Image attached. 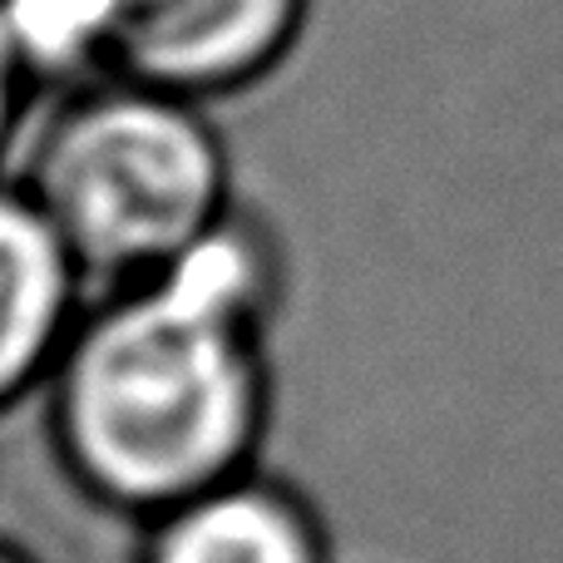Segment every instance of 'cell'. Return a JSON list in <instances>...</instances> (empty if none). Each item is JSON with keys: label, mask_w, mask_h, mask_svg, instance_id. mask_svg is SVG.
I'll return each instance as SVG.
<instances>
[{"label": "cell", "mask_w": 563, "mask_h": 563, "mask_svg": "<svg viewBox=\"0 0 563 563\" xmlns=\"http://www.w3.org/2000/svg\"><path fill=\"white\" fill-rule=\"evenodd\" d=\"M0 563H35L25 554V549H15V544H0Z\"/></svg>", "instance_id": "obj_7"}, {"label": "cell", "mask_w": 563, "mask_h": 563, "mask_svg": "<svg viewBox=\"0 0 563 563\" xmlns=\"http://www.w3.org/2000/svg\"><path fill=\"white\" fill-rule=\"evenodd\" d=\"M307 0H25L10 5L35 75L99 79L208 99L243 89L282 59Z\"/></svg>", "instance_id": "obj_3"}, {"label": "cell", "mask_w": 563, "mask_h": 563, "mask_svg": "<svg viewBox=\"0 0 563 563\" xmlns=\"http://www.w3.org/2000/svg\"><path fill=\"white\" fill-rule=\"evenodd\" d=\"M273 263L228 218L178 267L109 287L45 376L65 479L99 509L148 515L253 470L273 420Z\"/></svg>", "instance_id": "obj_1"}, {"label": "cell", "mask_w": 563, "mask_h": 563, "mask_svg": "<svg viewBox=\"0 0 563 563\" xmlns=\"http://www.w3.org/2000/svg\"><path fill=\"white\" fill-rule=\"evenodd\" d=\"M134 563H327V529L307 495L253 465L148 515Z\"/></svg>", "instance_id": "obj_4"}, {"label": "cell", "mask_w": 563, "mask_h": 563, "mask_svg": "<svg viewBox=\"0 0 563 563\" xmlns=\"http://www.w3.org/2000/svg\"><path fill=\"white\" fill-rule=\"evenodd\" d=\"M79 267L25 188H0V410L49 376L75 327Z\"/></svg>", "instance_id": "obj_5"}, {"label": "cell", "mask_w": 563, "mask_h": 563, "mask_svg": "<svg viewBox=\"0 0 563 563\" xmlns=\"http://www.w3.org/2000/svg\"><path fill=\"white\" fill-rule=\"evenodd\" d=\"M30 79H35V59H30V45H25V35H20L15 10L0 0V144H5L10 129H15Z\"/></svg>", "instance_id": "obj_6"}, {"label": "cell", "mask_w": 563, "mask_h": 563, "mask_svg": "<svg viewBox=\"0 0 563 563\" xmlns=\"http://www.w3.org/2000/svg\"><path fill=\"white\" fill-rule=\"evenodd\" d=\"M5 5H25V0H5Z\"/></svg>", "instance_id": "obj_8"}, {"label": "cell", "mask_w": 563, "mask_h": 563, "mask_svg": "<svg viewBox=\"0 0 563 563\" xmlns=\"http://www.w3.org/2000/svg\"><path fill=\"white\" fill-rule=\"evenodd\" d=\"M25 194L79 277H158L228 223V158L198 99L99 79L40 134Z\"/></svg>", "instance_id": "obj_2"}]
</instances>
